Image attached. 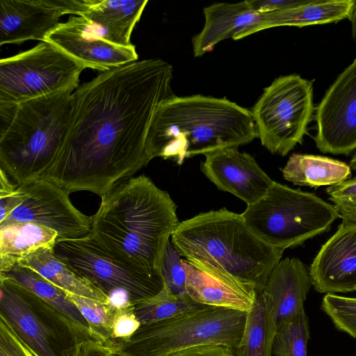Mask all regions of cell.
Here are the masks:
<instances>
[{
  "label": "cell",
  "mask_w": 356,
  "mask_h": 356,
  "mask_svg": "<svg viewBox=\"0 0 356 356\" xmlns=\"http://www.w3.org/2000/svg\"><path fill=\"white\" fill-rule=\"evenodd\" d=\"M171 242L181 257L205 274L257 293L284 252L259 238L241 214L225 208L179 222Z\"/></svg>",
  "instance_id": "obj_3"
},
{
  "label": "cell",
  "mask_w": 356,
  "mask_h": 356,
  "mask_svg": "<svg viewBox=\"0 0 356 356\" xmlns=\"http://www.w3.org/2000/svg\"><path fill=\"white\" fill-rule=\"evenodd\" d=\"M321 308L338 330L356 338V298L327 293Z\"/></svg>",
  "instance_id": "obj_31"
},
{
  "label": "cell",
  "mask_w": 356,
  "mask_h": 356,
  "mask_svg": "<svg viewBox=\"0 0 356 356\" xmlns=\"http://www.w3.org/2000/svg\"><path fill=\"white\" fill-rule=\"evenodd\" d=\"M111 354L112 349L110 346L89 340L83 344L79 356H109Z\"/></svg>",
  "instance_id": "obj_38"
},
{
  "label": "cell",
  "mask_w": 356,
  "mask_h": 356,
  "mask_svg": "<svg viewBox=\"0 0 356 356\" xmlns=\"http://www.w3.org/2000/svg\"><path fill=\"white\" fill-rule=\"evenodd\" d=\"M18 264L35 270L67 292L104 303L110 302L108 297L98 287L63 262L55 254L53 248H40Z\"/></svg>",
  "instance_id": "obj_24"
},
{
  "label": "cell",
  "mask_w": 356,
  "mask_h": 356,
  "mask_svg": "<svg viewBox=\"0 0 356 356\" xmlns=\"http://www.w3.org/2000/svg\"><path fill=\"white\" fill-rule=\"evenodd\" d=\"M309 339L308 318L302 308L277 326L272 353L275 356H307Z\"/></svg>",
  "instance_id": "obj_30"
},
{
  "label": "cell",
  "mask_w": 356,
  "mask_h": 356,
  "mask_svg": "<svg viewBox=\"0 0 356 356\" xmlns=\"http://www.w3.org/2000/svg\"><path fill=\"white\" fill-rule=\"evenodd\" d=\"M147 0H86L80 15L97 27L102 36L113 44L129 47L132 31Z\"/></svg>",
  "instance_id": "obj_20"
},
{
  "label": "cell",
  "mask_w": 356,
  "mask_h": 356,
  "mask_svg": "<svg viewBox=\"0 0 356 356\" xmlns=\"http://www.w3.org/2000/svg\"><path fill=\"white\" fill-rule=\"evenodd\" d=\"M168 356H237L234 349L222 345H207L193 347Z\"/></svg>",
  "instance_id": "obj_37"
},
{
  "label": "cell",
  "mask_w": 356,
  "mask_h": 356,
  "mask_svg": "<svg viewBox=\"0 0 356 356\" xmlns=\"http://www.w3.org/2000/svg\"><path fill=\"white\" fill-rule=\"evenodd\" d=\"M0 319L35 356H79L92 340L58 309L18 282L0 277Z\"/></svg>",
  "instance_id": "obj_8"
},
{
  "label": "cell",
  "mask_w": 356,
  "mask_h": 356,
  "mask_svg": "<svg viewBox=\"0 0 356 356\" xmlns=\"http://www.w3.org/2000/svg\"><path fill=\"white\" fill-rule=\"evenodd\" d=\"M186 273V289L190 298L204 305L249 312L257 293L237 289L205 274L186 259L182 260Z\"/></svg>",
  "instance_id": "obj_22"
},
{
  "label": "cell",
  "mask_w": 356,
  "mask_h": 356,
  "mask_svg": "<svg viewBox=\"0 0 356 356\" xmlns=\"http://www.w3.org/2000/svg\"><path fill=\"white\" fill-rule=\"evenodd\" d=\"M205 156L203 174L216 187L233 194L250 205L261 199L273 183L249 154L238 147L218 150Z\"/></svg>",
  "instance_id": "obj_16"
},
{
  "label": "cell",
  "mask_w": 356,
  "mask_h": 356,
  "mask_svg": "<svg viewBox=\"0 0 356 356\" xmlns=\"http://www.w3.org/2000/svg\"><path fill=\"white\" fill-rule=\"evenodd\" d=\"M0 356H35L1 319Z\"/></svg>",
  "instance_id": "obj_35"
},
{
  "label": "cell",
  "mask_w": 356,
  "mask_h": 356,
  "mask_svg": "<svg viewBox=\"0 0 356 356\" xmlns=\"http://www.w3.org/2000/svg\"><path fill=\"white\" fill-rule=\"evenodd\" d=\"M176 208L170 195L149 177H131L102 198L89 234L127 266L161 274L167 243L179 223Z\"/></svg>",
  "instance_id": "obj_2"
},
{
  "label": "cell",
  "mask_w": 356,
  "mask_h": 356,
  "mask_svg": "<svg viewBox=\"0 0 356 356\" xmlns=\"http://www.w3.org/2000/svg\"><path fill=\"white\" fill-rule=\"evenodd\" d=\"M172 66L160 58L100 72L73 92V113L59 152L40 178L69 194L101 198L152 160L145 143L153 117L173 95Z\"/></svg>",
  "instance_id": "obj_1"
},
{
  "label": "cell",
  "mask_w": 356,
  "mask_h": 356,
  "mask_svg": "<svg viewBox=\"0 0 356 356\" xmlns=\"http://www.w3.org/2000/svg\"><path fill=\"white\" fill-rule=\"evenodd\" d=\"M0 277L11 279L58 309L85 331L89 326L76 305L68 298L67 291L57 286L35 270L17 264Z\"/></svg>",
  "instance_id": "obj_27"
},
{
  "label": "cell",
  "mask_w": 356,
  "mask_h": 356,
  "mask_svg": "<svg viewBox=\"0 0 356 356\" xmlns=\"http://www.w3.org/2000/svg\"><path fill=\"white\" fill-rule=\"evenodd\" d=\"M188 298H181L164 285L156 296L133 305L132 311L141 325L165 320L202 307Z\"/></svg>",
  "instance_id": "obj_28"
},
{
  "label": "cell",
  "mask_w": 356,
  "mask_h": 356,
  "mask_svg": "<svg viewBox=\"0 0 356 356\" xmlns=\"http://www.w3.org/2000/svg\"><path fill=\"white\" fill-rule=\"evenodd\" d=\"M17 189L21 202L0 224H37L57 232L58 239L80 238L90 234L92 216L76 209L70 194L54 183L38 178L18 185Z\"/></svg>",
  "instance_id": "obj_12"
},
{
  "label": "cell",
  "mask_w": 356,
  "mask_h": 356,
  "mask_svg": "<svg viewBox=\"0 0 356 356\" xmlns=\"http://www.w3.org/2000/svg\"><path fill=\"white\" fill-rule=\"evenodd\" d=\"M282 171L286 181L312 188L337 185L351 177L346 163L312 154H293Z\"/></svg>",
  "instance_id": "obj_25"
},
{
  "label": "cell",
  "mask_w": 356,
  "mask_h": 356,
  "mask_svg": "<svg viewBox=\"0 0 356 356\" xmlns=\"http://www.w3.org/2000/svg\"><path fill=\"white\" fill-rule=\"evenodd\" d=\"M74 91L0 108V166L18 185L40 178L57 156L70 128Z\"/></svg>",
  "instance_id": "obj_5"
},
{
  "label": "cell",
  "mask_w": 356,
  "mask_h": 356,
  "mask_svg": "<svg viewBox=\"0 0 356 356\" xmlns=\"http://www.w3.org/2000/svg\"><path fill=\"white\" fill-rule=\"evenodd\" d=\"M349 165L351 170L356 171V154L351 159Z\"/></svg>",
  "instance_id": "obj_40"
},
{
  "label": "cell",
  "mask_w": 356,
  "mask_h": 356,
  "mask_svg": "<svg viewBox=\"0 0 356 356\" xmlns=\"http://www.w3.org/2000/svg\"><path fill=\"white\" fill-rule=\"evenodd\" d=\"M241 216L259 238L284 251L328 231L340 218L333 204L314 193L275 181L261 199L247 205Z\"/></svg>",
  "instance_id": "obj_7"
},
{
  "label": "cell",
  "mask_w": 356,
  "mask_h": 356,
  "mask_svg": "<svg viewBox=\"0 0 356 356\" xmlns=\"http://www.w3.org/2000/svg\"><path fill=\"white\" fill-rule=\"evenodd\" d=\"M353 3L354 0H308L297 7L261 14L259 22L245 33L244 38L277 26L303 27L348 19Z\"/></svg>",
  "instance_id": "obj_21"
},
{
  "label": "cell",
  "mask_w": 356,
  "mask_h": 356,
  "mask_svg": "<svg viewBox=\"0 0 356 356\" xmlns=\"http://www.w3.org/2000/svg\"><path fill=\"white\" fill-rule=\"evenodd\" d=\"M57 239V232L37 224H0V273L6 272L40 248H53Z\"/></svg>",
  "instance_id": "obj_23"
},
{
  "label": "cell",
  "mask_w": 356,
  "mask_h": 356,
  "mask_svg": "<svg viewBox=\"0 0 356 356\" xmlns=\"http://www.w3.org/2000/svg\"><path fill=\"white\" fill-rule=\"evenodd\" d=\"M343 223L356 225V177L326 188Z\"/></svg>",
  "instance_id": "obj_33"
},
{
  "label": "cell",
  "mask_w": 356,
  "mask_h": 356,
  "mask_svg": "<svg viewBox=\"0 0 356 356\" xmlns=\"http://www.w3.org/2000/svg\"><path fill=\"white\" fill-rule=\"evenodd\" d=\"M309 275L318 292L356 291V225H339L316 254Z\"/></svg>",
  "instance_id": "obj_17"
},
{
  "label": "cell",
  "mask_w": 356,
  "mask_h": 356,
  "mask_svg": "<svg viewBox=\"0 0 356 356\" xmlns=\"http://www.w3.org/2000/svg\"><path fill=\"white\" fill-rule=\"evenodd\" d=\"M86 67L48 41L0 60V108L65 90H75Z\"/></svg>",
  "instance_id": "obj_9"
},
{
  "label": "cell",
  "mask_w": 356,
  "mask_h": 356,
  "mask_svg": "<svg viewBox=\"0 0 356 356\" xmlns=\"http://www.w3.org/2000/svg\"><path fill=\"white\" fill-rule=\"evenodd\" d=\"M308 0H248L251 8L257 13L265 14L297 7Z\"/></svg>",
  "instance_id": "obj_36"
},
{
  "label": "cell",
  "mask_w": 356,
  "mask_h": 356,
  "mask_svg": "<svg viewBox=\"0 0 356 356\" xmlns=\"http://www.w3.org/2000/svg\"><path fill=\"white\" fill-rule=\"evenodd\" d=\"M89 326L93 341L111 347L113 343V325L118 307L111 302L104 303L67 292Z\"/></svg>",
  "instance_id": "obj_29"
},
{
  "label": "cell",
  "mask_w": 356,
  "mask_h": 356,
  "mask_svg": "<svg viewBox=\"0 0 356 356\" xmlns=\"http://www.w3.org/2000/svg\"><path fill=\"white\" fill-rule=\"evenodd\" d=\"M131 305H126L117 308L113 319L112 344L127 341L141 325Z\"/></svg>",
  "instance_id": "obj_34"
},
{
  "label": "cell",
  "mask_w": 356,
  "mask_h": 356,
  "mask_svg": "<svg viewBox=\"0 0 356 356\" xmlns=\"http://www.w3.org/2000/svg\"><path fill=\"white\" fill-rule=\"evenodd\" d=\"M109 356H120V355H114V354H111V355H109Z\"/></svg>",
  "instance_id": "obj_41"
},
{
  "label": "cell",
  "mask_w": 356,
  "mask_h": 356,
  "mask_svg": "<svg viewBox=\"0 0 356 356\" xmlns=\"http://www.w3.org/2000/svg\"><path fill=\"white\" fill-rule=\"evenodd\" d=\"M348 19L351 22L352 35L355 42L356 43V0H354L353 6Z\"/></svg>",
  "instance_id": "obj_39"
},
{
  "label": "cell",
  "mask_w": 356,
  "mask_h": 356,
  "mask_svg": "<svg viewBox=\"0 0 356 356\" xmlns=\"http://www.w3.org/2000/svg\"><path fill=\"white\" fill-rule=\"evenodd\" d=\"M311 285L309 270L296 257L280 260L271 270L261 293L277 326L304 308Z\"/></svg>",
  "instance_id": "obj_18"
},
{
  "label": "cell",
  "mask_w": 356,
  "mask_h": 356,
  "mask_svg": "<svg viewBox=\"0 0 356 356\" xmlns=\"http://www.w3.org/2000/svg\"><path fill=\"white\" fill-rule=\"evenodd\" d=\"M55 254L72 270L98 287L115 307L134 305L163 288L161 274L140 272L118 261L88 236L57 239Z\"/></svg>",
  "instance_id": "obj_11"
},
{
  "label": "cell",
  "mask_w": 356,
  "mask_h": 356,
  "mask_svg": "<svg viewBox=\"0 0 356 356\" xmlns=\"http://www.w3.org/2000/svg\"><path fill=\"white\" fill-rule=\"evenodd\" d=\"M248 312L203 305L160 321L141 325L131 338L111 346L120 356H168L195 346L239 344Z\"/></svg>",
  "instance_id": "obj_6"
},
{
  "label": "cell",
  "mask_w": 356,
  "mask_h": 356,
  "mask_svg": "<svg viewBox=\"0 0 356 356\" xmlns=\"http://www.w3.org/2000/svg\"><path fill=\"white\" fill-rule=\"evenodd\" d=\"M314 110L312 81L293 74L265 88L250 111L261 145L284 156L302 143Z\"/></svg>",
  "instance_id": "obj_10"
},
{
  "label": "cell",
  "mask_w": 356,
  "mask_h": 356,
  "mask_svg": "<svg viewBox=\"0 0 356 356\" xmlns=\"http://www.w3.org/2000/svg\"><path fill=\"white\" fill-rule=\"evenodd\" d=\"M258 138L250 110L227 98L202 95H175L157 108L148 129L145 147L151 159H186Z\"/></svg>",
  "instance_id": "obj_4"
},
{
  "label": "cell",
  "mask_w": 356,
  "mask_h": 356,
  "mask_svg": "<svg viewBox=\"0 0 356 356\" xmlns=\"http://www.w3.org/2000/svg\"><path fill=\"white\" fill-rule=\"evenodd\" d=\"M204 25L192 38L195 57L213 50L220 42L244 38L245 33L256 25L261 14L255 13L248 1L238 3H215L203 10Z\"/></svg>",
  "instance_id": "obj_19"
},
{
  "label": "cell",
  "mask_w": 356,
  "mask_h": 356,
  "mask_svg": "<svg viewBox=\"0 0 356 356\" xmlns=\"http://www.w3.org/2000/svg\"><path fill=\"white\" fill-rule=\"evenodd\" d=\"M81 62L86 68L100 72L138 60L136 47H123L105 40L95 26L81 16L59 23L45 40Z\"/></svg>",
  "instance_id": "obj_15"
},
{
  "label": "cell",
  "mask_w": 356,
  "mask_h": 356,
  "mask_svg": "<svg viewBox=\"0 0 356 356\" xmlns=\"http://www.w3.org/2000/svg\"><path fill=\"white\" fill-rule=\"evenodd\" d=\"M86 9V0H0V45L44 41L61 16Z\"/></svg>",
  "instance_id": "obj_14"
},
{
  "label": "cell",
  "mask_w": 356,
  "mask_h": 356,
  "mask_svg": "<svg viewBox=\"0 0 356 356\" xmlns=\"http://www.w3.org/2000/svg\"><path fill=\"white\" fill-rule=\"evenodd\" d=\"M315 121L321 152L348 155L356 149V58L326 91Z\"/></svg>",
  "instance_id": "obj_13"
},
{
  "label": "cell",
  "mask_w": 356,
  "mask_h": 356,
  "mask_svg": "<svg viewBox=\"0 0 356 356\" xmlns=\"http://www.w3.org/2000/svg\"><path fill=\"white\" fill-rule=\"evenodd\" d=\"M181 256L171 241L167 243L162 259L161 271L164 285L174 295L188 298L186 289V273Z\"/></svg>",
  "instance_id": "obj_32"
},
{
  "label": "cell",
  "mask_w": 356,
  "mask_h": 356,
  "mask_svg": "<svg viewBox=\"0 0 356 356\" xmlns=\"http://www.w3.org/2000/svg\"><path fill=\"white\" fill-rule=\"evenodd\" d=\"M277 325L271 310L261 293L252 308L248 312L245 325L238 346L237 356H271Z\"/></svg>",
  "instance_id": "obj_26"
}]
</instances>
